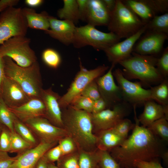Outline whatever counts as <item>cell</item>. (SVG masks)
Returning <instances> with one entry per match:
<instances>
[{"label": "cell", "instance_id": "6da1fadb", "mask_svg": "<svg viewBox=\"0 0 168 168\" xmlns=\"http://www.w3.org/2000/svg\"><path fill=\"white\" fill-rule=\"evenodd\" d=\"M131 135L119 146L110 152L122 168L134 167L137 161H150L158 158L166 150L164 142L147 128L139 125L136 115Z\"/></svg>", "mask_w": 168, "mask_h": 168}, {"label": "cell", "instance_id": "7a4b0ae2", "mask_svg": "<svg viewBox=\"0 0 168 168\" xmlns=\"http://www.w3.org/2000/svg\"><path fill=\"white\" fill-rule=\"evenodd\" d=\"M61 110L63 128L74 141L78 150H96L97 137L94 133L91 114L70 105Z\"/></svg>", "mask_w": 168, "mask_h": 168}, {"label": "cell", "instance_id": "3957f363", "mask_svg": "<svg viewBox=\"0 0 168 168\" xmlns=\"http://www.w3.org/2000/svg\"><path fill=\"white\" fill-rule=\"evenodd\" d=\"M158 58L133 52L131 57L118 64L124 68L122 71L126 79H138L142 85L150 86L159 84L164 79L156 67Z\"/></svg>", "mask_w": 168, "mask_h": 168}, {"label": "cell", "instance_id": "277c9868", "mask_svg": "<svg viewBox=\"0 0 168 168\" xmlns=\"http://www.w3.org/2000/svg\"><path fill=\"white\" fill-rule=\"evenodd\" d=\"M5 75L16 82L30 98H40L43 83L37 61L26 67L20 66L11 58L3 57Z\"/></svg>", "mask_w": 168, "mask_h": 168}, {"label": "cell", "instance_id": "5b68a950", "mask_svg": "<svg viewBox=\"0 0 168 168\" xmlns=\"http://www.w3.org/2000/svg\"><path fill=\"white\" fill-rule=\"evenodd\" d=\"M146 24L121 0H116L107 27L121 39L132 36Z\"/></svg>", "mask_w": 168, "mask_h": 168}, {"label": "cell", "instance_id": "8992f818", "mask_svg": "<svg viewBox=\"0 0 168 168\" xmlns=\"http://www.w3.org/2000/svg\"><path fill=\"white\" fill-rule=\"evenodd\" d=\"M120 39L113 33L103 32L87 24L76 27L72 44L77 49L89 45L96 50L104 51Z\"/></svg>", "mask_w": 168, "mask_h": 168}, {"label": "cell", "instance_id": "52a82bcc", "mask_svg": "<svg viewBox=\"0 0 168 168\" xmlns=\"http://www.w3.org/2000/svg\"><path fill=\"white\" fill-rule=\"evenodd\" d=\"M30 39L25 36L12 37L0 46V57L7 56L18 65L26 67L37 61L34 51L30 46Z\"/></svg>", "mask_w": 168, "mask_h": 168}, {"label": "cell", "instance_id": "ba28073f", "mask_svg": "<svg viewBox=\"0 0 168 168\" xmlns=\"http://www.w3.org/2000/svg\"><path fill=\"white\" fill-rule=\"evenodd\" d=\"M79 59V71L77 73L67 92L62 96H61L58 100L61 109L70 105L73 99L80 95L88 84L104 75L109 68L108 66L102 65L93 69L88 70L83 66L80 58Z\"/></svg>", "mask_w": 168, "mask_h": 168}, {"label": "cell", "instance_id": "9c48e42d", "mask_svg": "<svg viewBox=\"0 0 168 168\" xmlns=\"http://www.w3.org/2000/svg\"><path fill=\"white\" fill-rule=\"evenodd\" d=\"M28 27L22 9L13 6L6 8L0 15V44L13 37L25 36Z\"/></svg>", "mask_w": 168, "mask_h": 168}, {"label": "cell", "instance_id": "30bf717a", "mask_svg": "<svg viewBox=\"0 0 168 168\" xmlns=\"http://www.w3.org/2000/svg\"><path fill=\"white\" fill-rule=\"evenodd\" d=\"M112 73L120 89L123 101L133 109L152 100L150 89L143 88L140 82H133L126 79L119 68L115 69Z\"/></svg>", "mask_w": 168, "mask_h": 168}, {"label": "cell", "instance_id": "8fae6325", "mask_svg": "<svg viewBox=\"0 0 168 168\" xmlns=\"http://www.w3.org/2000/svg\"><path fill=\"white\" fill-rule=\"evenodd\" d=\"M132 107L122 102L112 109H107L98 113L91 115L93 132L97 133L113 128L119 121L129 114Z\"/></svg>", "mask_w": 168, "mask_h": 168}, {"label": "cell", "instance_id": "7c38bea8", "mask_svg": "<svg viewBox=\"0 0 168 168\" xmlns=\"http://www.w3.org/2000/svg\"><path fill=\"white\" fill-rule=\"evenodd\" d=\"M23 122L40 141L57 143L60 140L68 136L64 128L55 126L44 117L30 119Z\"/></svg>", "mask_w": 168, "mask_h": 168}, {"label": "cell", "instance_id": "4fadbf2b", "mask_svg": "<svg viewBox=\"0 0 168 168\" xmlns=\"http://www.w3.org/2000/svg\"><path fill=\"white\" fill-rule=\"evenodd\" d=\"M168 38V35L146 30L135 43L133 52L157 57L163 52L164 43Z\"/></svg>", "mask_w": 168, "mask_h": 168}, {"label": "cell", "instance_id": "5bb4252c", "mask_svg": "<svg viewBox=\"0 0 168 168\" xmlns=\"http://www.w3.org/2000/svg\"><path fill=\"white\" fill-rule=\"evenodd\" d=\"M115 65L112 64L108 72L96 79L101 97L106 102L108 109L123 101L119 87L115 83L113 75Z\"/></svg>", "mask_w": 168, "mask_h": 168}, {"label": "cell", "instance_id": "9a60e30c", "mask_svg": "<svg viewBox=\"0 0 168 168\" xmlns=\"http://www.w3.org/2000/svg\"><path fill=\"white\" fill-rule=\"evenodd\" d=\"M146 24L132 36L119 42L105 49L108 61L116 65L121 61L131 57L134 45L140 37L145 32Z\"/></svg>", "mask_w": 168, "mask_h": 168}, {"label": "cell", "instance_id": "2e32d148", "mask_svg": "<svg viewBox=\"0 0 168 168\" xmlns=\"http://www.w3.org/2000/svg\"><path fill=\"white\" fill-rule=\"evenodd\" d=\"M0 97L9 108L19 107L31 99L16 82L5 76L0 85Z\"/></svg>", "mask_w": 168, "mask_h": 168}, {"label": "cell", "instance_id": "e0dca14e", "mask_svg": "<svg viewBox=\"0 0 168 168\" xmlns=\"http://www.w3.org/2000/svg\"><path fill=\"white\" fill-rule=\"evenodd\" d=\"M56 144L40 141L35 146L17 154L10 168H36L39 159Z\"/></svg>", "mask_w": 168, "mask_h": 168}, {"label": "cell", "instance_id": "ac0fdd59", "mask_svg": "<svg viewBox=\"0 0 168 168\" xmlns=\"http://www.w3.org/2000/svg\"><path fill=\"white\" fill-rule=\"evenodd\" d=\"M60 97L50 87L43 89L40 98L45 106L44 117L55 126L63 128L62 111L58 103Z\"/></svg>", "mask_w": 168, "mask_h": 168}, {"label": "cell", "instance_id": "d6986e66", "mask_svg": "<svg viewBox=\"0 0 168 168\" xmlns=\"http://www.w3.org/2000/svg\"><path fill=\"white\" fill-rule=\"evenodd\" d=\"M49 29L45 32L66 45L72 44L76 26L73 22L49 16Z\"/></svg>", "mask_w": 168, "mask_h": 168}, {"label": "cell", "instance_id": "ffe728a7", "mask_svg": "<svg viewBox=\"0 0 168 168\" xmlns=\"http://www.w3.org/2000/svg\"><path fill=\"white\" fill-rule=\"evenodd\" d=\"M111 13L102 0H88L85 22L95 27L107 26Z\"/></svg>", "mask_w": 168, "mask_h": 168}, {"label": "cell", "instance_id": "44dd1931", "mask_svg": "<svg viewBox=\"0 0 168 168\" xmlns=\"http://www.w3.org/2000/svg\"><path fill=\"white\" fill-rule=\"evenodd\" d=\"M9 109L17 118L22 122L38 117H44L45 116V106L41 98L31 99L19 107Z\"/></svg>", "mask_w": 168, "mask_h": 168}, {"label": "cell", "instance_id": "7402d4cb", "mask_svg": "<svg viewBox=\"0 0 168 168\" xmlns=\"http://www.w3.org/2000/svg\"><path fill=\"white\" fill-rule=\"evenodd\" d=\"M143 105V112L138 118L142 126L147 127L155 121L165 117L163 106L154 101H147Z\"/></svg>", "mask_w": 168, "mask_h": 168}, {"label": "cell", "instance_id": "603a6c76", "mask_svg": "<svg viewBox=\"0 0 168 168\" xmlns=\"http://www.w3.org/2000/svg\"><path fill=\"white\" fill-rule=\"evenodd\" d=\"M22 10L28 27L45 32L49 29V15L46 12L38 13L33 9L27 7L24 8Z\"/></svg>", "mask_w": 168, "mask_h": 168}, {"label": "cell", "instance_id": "cb8c5ba5", "mask_svg": "<svg viewBox=\"0 0 168 168\" xmlns=\"http://www.w3.org/2000/svg\"><path fill=\"white\" fill-rule=\"evenodd\" d=\"M97 147L103 151L110 152L120 146L125 139L111 128L97 133Z\"/></svg>", "mask_w": 168, "mask_h": 168}, {"label": "cell", "instance_id": "d4e9b609", "mask_svg": "<svg viewBox=\"0 0 168 168\" xmlns=\"http://www.w3.org/2000/svg\"><path fill=\"white\" fill-rule=\"evenodd\" d=\"M121 1L145 24L156 15L143 0Z\"/></svg>", "mask_w": 168, "mask_h": 168}, {"label": "cell", "instance_id": "484cf974", "mask_svg": "<svg viewBox=\"0 0 168 168\" xmlns=\"http://www.w3.org/2000/svg\"><path fill=\"white\" fill-rule=\"evenodd\" d=\"M63 7L57 11V15L62 20L70 21L75 24L80 20L76 0H63Z\"/></svg>", "mask_w": 168, "mask_h": 168}, {"label": "cell", "instance_id": "4316f807", "mask_svg": "<svg viewBox=\"0 0 168 168\" xmlns=\"http://www.w3.org/2000/svg\"><path fill=\"white\" fill-rule=\"evenodd\" d=\"M152 100L163 106L168 105V80L165 78L156 86L150 89Z\"/></svg>", "mask_w": 168, "mask_h": 168}, {"label": "cell", "instance_id": "83f0119b", "mask_svg": "<svg viewBox=\"0 0 168 168\" xmlns=\"http://www.w3.org/2000/svg\"><path fill=\"white\" fill-rule=\"evenodd\" d=\"M146 24V30L168 35V12L156 15Z\"/></svg>", "mask_w": 168, "mask_h": 168}, {"label": "cell", "instance_id": "f1b7e54d", "mask_svg": "<svg viewBox=\"0 0 168 168\" xmlns=\"http://www.w3.org/2000/svg\"><path fill=\"white\" fill-rule=\"evenodd\" d=\"M80 168H98L99 151H93L78 150Z\"/></svg>", "mask_w": 168, "mask_h": 168}, {"label": "cell", "instance_id": "f546056e", "mask_svg": "<svg viewBox=\"0 0 168 168\" xmlns=\"http://www.w3.org/2000/svg\"><path fill=\"white\" fill-rule=\"evenodd\" d=\"M14 131L33 147L36 146L40 142L29 128L15 116L14 121Z\"/></svg>", "mask_w": 168, "mask_h": 168}, {"label": "cell", "instance_id": "4dcf8cb0", "mask_svg": "<svg viewBox=\"0 0 168 168\" xmlns=\"http://www.w3.org/2000/svg\"><path fill=\"white\" fill-rule=\"evenodd\" d=\"M168 120L164 117L155 121L147 127L164 142H168Z\"/></svg>", "mask_w": 168, "mask_h": 168}, {"label": "cell", "instance_id": "1f68e13d", "mask_svg": "<svg viewBox=\"0 0 168 168\" xmlns=\"http://www.w3.org/2000/svg\"><path fill=\"white\" fill-rule=\"evenodd\" d=\"M15 117L0 97V123L8 128L12 133L15 132L13 125Z\"/></svg>", "mask_w": 168, "mask_h": 168}, {"label": "cell", "instance_id": "d6a6232c", "mask_svg": "<svg viewBox=\"0 0 168 168\" xmlns=\"http://www.w3.org/2000/svg\"><path fill=\"white\" fill-rule=\"evenodd\" d=\"M33 147L15 131L11 132V145L9 152L16 153L19 154Z\"/></svg>", "mask_w": 168, "mask_h": 168}, {"label": "cell", "instance_id": "836d02e7", "mask_svg": "<svg viewBox=\"0 0 168 168\" xmlns=\"http://www.w3.org/2000/svg\"><path fill=\"white\" fill-rule=\"evenodd\" d=\"M42 58L44 62L49 67L56 69L60 65L61 58L59 53L55 49L47 48L43 52Z\"/></svg>", "mask_w": 168, "mask_h": 168}, {"label": "cell", "instance_id": "e575fe53", "mask_svg": "<svg viewBox=\"0 0 168 168\" xmlns=\"http://www.w3.org/2000/svg\"><path fill=\"white\" fill-rule=\"evenodd\" d=\"M57 162L58 168H80L78 151L63 156Z\"/></svg>", "mask_w": 168, "mask_h": 168}, {"label": "cell", "instance_id": "d590c367", "mask_svg": "<svg viewBox=\"0 0 168 168\" xmlns=\"http://www.w3.org/2000/svg\"><path fill=\"white\" fill-rule=\"evenodd\" d=\"M99 151L98 168H122L109 152Z\"/></svg>", "mask_w": 168, "mask_h": 168}, {"label": "cell", "instance_id": "8d00e7d4", "mask_svg": "<svg viewBox=\"0 0 168 168\" xmlns=\"http://www.w3.org/2000/svg\"><path fill=\"white\" fill-rule=\"evenodd\" d=\"M94 101L89 98L80 95L73 99L70 105L75 109L91 114Z\"/></svg>", "mask_w": 168, "mask_h": 168}, {"label": "cell", "instance_id": "74e56055", "mask_svg": "<svg viewBox=\"0 0 168 168\" xmlns=\"http://www.w3.org/2000/svg\"><path fill=\"white\" fill-rule=\"evenodd\" d=\"M135 124L129 119H123L119 121L112 128L118 134L126 139L129 132L133 129Z\"/></svg>", "mask_w": 168, "mask_h": 168}, {"label": "cell", "instance_id": "f35d334b", "mask_svg": "<svg viewBox=\"0 0 168 168\" xmlns=\"http://www.w3.org/2000/svg\"><path fill=\"white\" fill-rule=\"evenodd\" d=\"M58 143L62 156L72 153L78 150L74 141L69 136L63 138L59 141Z\"/></svg>", "mask_w": 168, "mask_h": 168}, {"label": "cell", "instance_id": "ab89813d", "mask_svg": "<svg viewBox=\"0 0 168 168\" xmlns=\"http://www.w3.org/2000/svg\"><path fill=\"white\" fill-rule=\"evenodd\" d=\"M156 15L168 12V0H143Z\"/></svg>", "mask_w": 168, "mask_h": 168}, {"label": "cell", "instance_id": "60d3db41", "mask_svg": "<svg viewBox=\"0 0 168 168\" xmlns=\"http://www.w3.org/2000/svg\"><path fill=\"white\" fill-rule=\"evenodd\" d=\"M156 67L158 71L165 78L168 76V47L165 48L161 56L158 58Z\"/></svg>", "mask_w": 168, "mask_h": 168}, {"label": "cell", "instance_id": "b9f144b4", "mask_svg": "<svg viewBox=\"0 0 168 168\" xmlns=\"http://www.w3.org/2000/svg\"><path fill=\"white\" fill-rule=\"evenodd\" d=\"M96 79L88 84L80 95L89 98L93 101L101 97Z\"/></svg>", "mask_w": 168, "mask_h": 168}, {"label": "cell", "instance_id": "7bdbcfd3", "mask_svg": "<svg viewBox=\"0 0 168 168\" xmlns=\"http://www.w3.org/2000/svg\"><path fill=\"white\" fill-rule=\"evenodd\" d=\"M11 132L4 126L0 134V150L9 152L11 147Z\"/></svg>", "mask_w": 168, "mask_h": 168}, {"label": "cell", "instance_id": "ee69618b", "mask_svg": "<svg viewBox=\"0 0 168 168\" xmlns=\"http://www.w3.org/2000/svg\"><path fill=\"white\" fill-rule=\"evenodd\" d=\"M62 156V152L58 145L49 149L43 155L48 163H53L57 161Z\"/></svg>", "mask_w": 168, "mask_h": 168}, {"label": "cell", "instance_id": "f6af8a7d", "mask_svg": "<svg viewBox=\"0 0 168 168\" xmlns=\"http://www.w3.org/2000/svg\"><path fill=\"white\" fill-rule=\"evenodd\" d=\"M133 167L136 168H164L158 158L150 161H137L134 162Z\"/></svg>", "mask_w": 168, "mask_h": 168}, {"label": "cell", "instance_id": "bcb514c9", "mask_svg": "<svg viewBox=\"0 0 168 168\" xmlns=\"http://www.w3.org/2000/svg\"><path fill=\"white\" fill-rule=\"evenodd\" d=\"M10 156L8 152L0 150V168H10L16 159Z\"/></svg>", "mask_w": 168, "mask_h": 168}, {"label": "cell", "instance_id": "7dc6e473", "mask_svg": "<svg viewBox=\"0 0 168 168\" xmlns=\"http://www.w3.org/2000/svg\"><path fill=\"white\" fill-rule=\"evenodd\" d=\"M108 109L107 106L104 100L100 97L94 101L91 114H95Z\"/></svg>", "mask_w": 168, "mask_h": 168}, {"label": "cell", "instance_id": "c3c4849f", "mask_svg": "<svg viewBox=\"0 0 168 168\" xmlns=\"http://www.w3.org/2000/svg\"><path fill=\"white\" fill-rule=\"evenodd\" d=\"M77 3L79 19L85 21L88 0H76Z\"/></svg>", "mask_w": 168, "mask_h": 168}, {"label": "cell", "instance_id": "681fc988", "mask_svg": "<svg viewBox=\"0 0 168 168\" xmlns=\"http://www.w3.org/2000/svg\"><path fill=\"white\" fill-rule=\"evenodd\" d=\"M19 1L17 0H0V12H2L7 7L16 5Z\"/></svg>", "mask_w": 168, "mask_h": 168}, {"label": "cell", "instance_id": "f907efd6", "mask_svg": "<svg viewBox=\"0 0 168 168\" xmlns=\"http://www.w3.org/2000/svg\"><path fill=\"white\" fill-rule=\"evenodd\" d=\"M107 9L111 13L116 5V0H102Z\"/></svg>", "mask_w": 168, "mask_h": 168}, {"label": "cell", "instance_id": "816d5d0a", "mask_svg": "<svg viewBox=\"0 0 168 168\" xmlns=\"http://www.w3.org/2000/svg\"><path fill=\"white\" fill-rule=\"evenodd\" d=\"M42 0H26L25 3L31 7H36L40 6L44 2Z\"/></svg>", "mask_w": 168, "mask_h": 168}, {"label": "cell", "instance_id": "f5cc1de1", "mask_svg": "<svg viewBox=\"0 0 168 168\" xmlns=\"http://www.w3.org/2000/svg\"><path fill=\"white\" fill-rule=\"evenodd\" d=\"M48 163L43 156L38 161L36 168H48Z\"/></svg>", "mask_w": 168, "mask_h": 168}, {"label": "cell", "instance_id": "db71d44e", "mask_svg": "<svg viewBox=\"0 0 168 168\" xmlns=\"http://www.w3.org/2000/svg\"><path fill=\"white\" fill-rule=\"evenodd\" d=\"M5 76L3 58V57H0V85Z\"/></svg>", "mask_w": 168, "mask_h": 168}, {"label": "cell", "instance_id": "11a10c76", "mask_svg": "<svg viewBox=\"0 0 168 168\" xmlns=\"http://www.w3.org/2000/svg\"><path fill=\"white\" fill-rule=\"evenodd\" d=\"M165 164L168 165V151L166 149L162 153L161 157Z\"/></svg>", "mask_w": 168, "mask_h": 168}, {"label": "cell", "instance_id": "9f6ffc18", "mask_svg": "<svg viewBox=\"0 0 168 168\" xmlns=\"http://www.w3.org/2000/svg\"><path fill=\"white\" fill-rule=\"evenodd\" d=\"M48 168H58L57 166L54 163H49L48 166Z\"/></svg>", "mask_w": 168, "mask_h": 168}, {"label": "cell", "instance_id": "6f0895ef", "mask_svg": "<svg viewBox=\"0 0 168 168\" xmlns=\"http://www.w3.org/2000/svg\"><path fill=\"white\" fill-rule=\"evenodd\" d=\"M4 126V125L2 124L1 123H0V134L1 132V131Z\"/></svg>", "mask_w": 168, "mask_h": 168}, {"label": "cell", "instance_id": "680465c9", "mask_svg": "<svg viewBox=\"0 0 168 168\" xmlns=\"http://www.w3.org/2000/svg\"><path fill=\"white\" fill-rule=\"evenodd\" d=\"M128 168H136L135 167H129Z\"/></svg>", "mask_w": 168, "mask_h": 168}]
</instances>
